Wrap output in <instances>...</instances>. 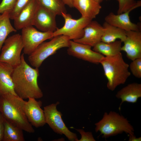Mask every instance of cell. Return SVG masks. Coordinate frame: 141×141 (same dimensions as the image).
I'll return each mask as SVG.
<instances>
[{
  "label": "cell",
  "mask_w": 141,
  "mask_h": 141,
  "mask_svg": "<svg viewBox=\"0 0 141 141\" xmlns=\"http://www.w3.org/2000/svg\"></svg>",
  "instance_id": "836d02e7"
},
{
  "label": "cell",
  "mask_w": 141,
  "mask_h": 141,
  "mask_svg": "<svg viewBox=\"0 0 141 141\" xmlns=\"http://www.w3.org/2000/svg\"><path fill=\"white\" fill-rule=\"evenodd\" d=\"M31 0H16L13 9L9 12L10 19L14 20L21 10Z\"/></svg>",
  "instance_id": "484cf974"
},
{
  "label": "cell",
  "mask_w": 141,
  "mask_h": 141,
  "mask_svg": "<svg viewBox=\"0 0 141 141\" xmlns=\"http://www.w3.org/2000/svg\"><path fill=\"white\" fill-rule=\"evenodd\" d=\"M95 131L105 138L125 132L134 134L133 127L123 116L114 111L105 112L102 119L96 123Z\"/></svg>",
  "instance_id": "277c9868"
},
{
  "label": "cell",
  "mask_w": 141,
  "mask_h": 141,
  "mask_svg": "<svg viewBox=\"0 0 141 141\" xmlns=\"http://www.w3.org/2000/svg\"><path fill=\"white\" fill-rule=\"evenodd\" d=\"M64 20V24L61 28H58L52 33L53 37L63 35L74 41L81 38L84 34V29L92 20L81 16L77 19L72 18L71 15L67 12H63L61 15Z\"/></svg>",
  "instance_id": "8992f818"
},
{
  "label": "cell",
  "mask_w": 141,
  "mask_h": 141,
  "mask_svg": "<svg viewBox=\"0 0 141 141\" xmlns=\"http://www.w3.org/2000/svg\"><path fill=\"white\" fill-rule=\"evenodd\" d=\"M38 4L36 0H31L14 19V27L17 30L33 26L34 16Z\"/></svg>",
  "instance_id": "2e32d148"
},
{
  "label": "cell",
  "mask_w": 141,
  "mask_h": 141,
  "mask_svg": "<svg viewBox=\"0 0 141 141\" xmlns=\"http://www.w3.org/2000/svg\"><path fill=\"white\" fill-rule=\"evenodd\" d=\"M39 75L38 68L30 66L25 60L24 54H22L20 63L13 68L11 74L17 95L24 99L42 97L43 93L37 82Z\"/></svg>",
  "instance_id": "6da1fadb"
},
{
  "label": "cell",
  "mask_w": 141,
  "mask_h": 141,
  "mask_svg": "<svg viewBox=\"0 0 141 141\" xmlns=\"http://www.w3.org/2000/svg\"><path fill=\"white\" fill-rule=\"evenodd\" d=\"M116 97L121 100L119 109L122 103L125 102L136 103L138 99L141 97V84L133 83L128 84L118 91Z\"/></svg>",
  "instance_id": "d6986e66"
},
{
  "label": "cell",
  "mask_w": 141,
  "mask_h": 141,
  "mask_svg": "<svg viewBox=\"0 0 141 141\" xmlns=\"http://www.w3.org/2000/svg\"><path fill=\"white\" fill-rule=\"evenodd\" d=\"M4 129V117L0 112V141L3 140Z\"/></svg>",
  "instance_id": "f546056e"
},
{
  "label": "cell",
  "mask_w": 141,
  "mask_h": 141,
  "mask_svg": "<svg viewBox=\"0 0 141 141\" xmlns=\"http://www.w3.org/2000/svg\"><path fill=\"white\" fill-rule=\"evenodd\" d=\"M129 141H141V137H137L134 134H128Z\"/></svg>",
  "instance_id": "4dcf8cb0"
},
{
  "label": "cell",
  "mask_w": 141,
  "mask_h": 141,
  "mask_svg": "<svg viewBox=\"0 0 141 141\" xmlns=\"http://www.w3.org/2000/svg\"><path fill=\"white\" fill-rule=\"evenodd\" d=\"M131 71L136 77L141 78V58H137L132 61L129 65Z\"/></svg>",
  "instance_id": "4316f807"
},
{
  "label": "cell",
  "mask_w": 141,
  "mask_h": 141,
  "mask_svg": "<svg viewBox=\"0 0 141 141\" xmlns=\"http://www.w3.org/2000/svg\"><path fill=\"white\" fill-rule=\"evenodd\" d=\"M122 42L120 40L111 43L101 41L93 47L92 50L105 56H114L121 52Z\"/></svg>",
  "instance_id": "44dd1931"
},
{
  "label": "cell",
  "mask_w": 141,
  "mask_h": 141,
  "mask_svg": "<svg viewBox=\"0 0 141 141\" xmlns=\"http://www.w3.org/2000/svg\"><path fill=\"white\" fill-rule=\"evenodd\" d=\"M107 79V87L114 91L118 86L125 83L131 75L129 64L124 60L120 52L111 57L104 56L100 62Z\"/></svg>",
  "instance_id": "3957f363"
},
{
  "label": "cell",
  "mask_w": 141,
  "mask_h": 141,
  "mask_svg": "<svg viewBox=\"0 0 141 141\" xmlns=\"http://www.w3.org/2000/svg\"><path fill=\"white\" fill-rule=\"evenodd\" d=\"M91 47L89 45L70 40L67 52L70 55L89 62L98 64L104 56L92 50Z\"/></svg>",
  "instance_id": "30bf717a"
},
{
  "label": "cell",
  "mask_w": 141,
  "mask_h": 141,
  "mask_svg": "<svg viewBox=\"0 0 141 141\" xmlns=\"http://www.w3.org/2000/svg\"><path fill=\"white\" fill-rule=\"evenodd\" d=\"M28 99L24 104V109L28 121L36 128L43 126L46 123L44 111L41 108L42 102L34 98Z\"/></svg>",
  "instance_id": "7c38bea8"
},
{
  "label": "cell",
  "mask_w": 141,
  "mask_h": 141,
  "mask_svg": "<svg viewBox=\"0 0 141 141\" xmlns=\"http://www.w3.org/2000/svg\"><path fill=\"white\" fill-rule=\"evenodd\" d=\"M103 32V26L97 21L92 20L84 28L82 37L74 41L93 47L101 41Z\"/></svg>",
  "instance_id": "5bb4252c"
},
{
  "label": "cell",
  "mask_w": 141,
  "mask_h": 141,
  "mask_svg": "<svg viewBox=\"0 0 141 141\" xmlns=\"http://www.w3.org/2000/svg\"><path fill=\"white\" fill-rule=\"evenodd\" d=\"M65 5H66L70 8L73 7L72 0H61Z\"/></svg>",
  "instance_id": "1f68e13d"
},
{
  "label": "cell",
  "mask_w": 141,
  "mask_h": 141,
  "mask_svg": "<svg viewBox=\"0 0 141 141\" xmlns=\"http://www.w3.org/2000/svg\"><path fill=\"white\" fill-rule=\"evenodd\" d=\"M103 32L101 41L105 43L113 42L119 39L123 42L126 37V31L105 22L102 26Z\"/></svg>",
  "instance_id": "ffe728a7"
},
{
  "label": "cell",
  "mask_w": 141,
  "mask_h": 141,
  "mask_svg": "<svg viewBox=\"0 0 141 141\" xmlns=\"http://www.w3.org/2000/svg\"><path fill=\"white\" fill-rule=\"evenodd\" d=\"M119 4L117 14H120L130 9L136 8L141 6V1L137 2L133 0H116Z\"/></svg>",
  "instance_id": "d4e9b609"
},
{
  "label": "cell",
  "mask_w": 141,
  "mask_h": 141,
  "mask_svg": "<svg viewBox=\"0 0 141 141\" xmlns=\"http://www.w3.org/2000/svg\"><path fill=\"white\" fill-rule=\"evenodd\" d=\"M38 4L57 15L67 12L65 4L61 0H36Z\"/></svg>",
  "instance_id": "cb8c5ba5"
},
{
  "label": "cell",
  "mask_w": 141,
  "mask_h": 141,
  "mask_svg": "<svg viewBox=\"0 0 141 141\" xmlns=\"http://www.w3.org/2000/svg\"><path fill=\"white\" fill-rule=\"evenodd\" d=\"M26 101L17 95L9 93L2 95L0 96V112L13 125L26 132L33 133L35 131L24 109Z\"/></svg>",
  "instance_id": "7a4b0ae2"
},
{
  "label": "cell",
  "mask_w": 141,
  "mask_h": 141,
  "mask_svg": "<svg viewBox=\"0 0 141 141\" xmlns=\"http://www.w3.org/2000/svg\"><path fill=\"white\" fill-rule=\"evenodd\" d=\"M70 40L67 37L60 35L53 37L49 41L44 42L28 55L30 63L32 66L39 68L44 60L58 50L69 47Z\"/></svg>",
  "instance_id": "5b68a950"
},
{
  "label": "cell",
  "mask_w": 141,
  "mask_h": 141,
  "mask_svg": "<svg viewBox=\"0 0 141 141\" xmlns=\"http://www.w3.org/2000/svg\"><path fill=\"white\" fill-rule=\"evenodd\" d=\"M13 68L0 61V96L9 93L17 95L11 77Z\"/></svg>",
  "instance_id": "e0dca14e"
},
{
  "label": "cell",
  "mask_w": 141,
  "mask_h": 141,
  "mask_svg": "<svg viewBox=\"0 0 141 141\" xmlns=\"http://www.w3.org/2000/svg\"><path fill=\"white\" fill-rule=\"evenodd\" d=\"M24 45L21 34L13 35L5 40L1 50L0 61L14 68L21 62V53Z\"/></svg>",
  "instance_id": "52a82bcc"
},
{
  "label": "cell",
  "mask_w": 141,
  "mask_h": 141,
  "mask_svg": "<svg viewBox=\"0 0 141 141\" xmlns=\"http://www.w3.org/2000/svg\"><path fill=\"white\" fill-rule=\"evenodd\" d=\"M126 37L123 42L121 51L126 52L127 57L133 61L141 58V32L138 31H126Z\"/></svg>",
  "instance_id": "4fadbf2b"
},
{
  "label": "cell",
  "mask_w": 141,
  "mask_h": 141,
  "mask_svg": "<svg viewBox=\"0 0 141 141\" xmlns=\"http://www.w3.org/2000/svg\"><path fill=\"white\" fill-rule=\"evenodd\" d=\"M52 33L40 31L33 26L22 29L21 35L24 45V54L29 55L42 42L53 38Z\"/></svg>",
  "instance_id": "9c48e42d"
},
{
  "label": "cell",
  "mask_w": 141,
  "mask_h": 141,
  "mask_svg": "<svg viewBox=\"0 0 141 141\" xmlns=\"http://www.w3.org/2000/svg\"><path fill=\"white\" fill-rule=\"evenodd\" d=\"M4 129L2 141H25L23 130L4 118Z\"/></svg>",
  "instance_id": "7402d4cb"
},
{
  "label": "cell",
  "mask_w": 141,
  "mask_h": 141,
  "mask_svg": "<svg viewBox=\"0 0 141 141\" xmlns=\"http://www.w3.org/2000/svg\"></svg>",
  "instance_id": "e575fe53"
},
{
  "label": "cell",
  "mask_w": 141,
  "mask_h": 141,
  "mask_svg": "<svg viewBox=\"0 0 141 141\" xmlns=\"http://www.w3.org/2000/svg\"><path fill=\"white\" fill-rule=\"evenodd\" d=\"M59 102L52 104L44 107L45 121L53 131L60 134H64L70 141H78L76 133L71 132L66 126L62 119V114L58 111L57 106Z\"/></svg>",
  "instance_id": "ba28073f"
},
{
  "label": "cell",
  "mask_w": 141,
  "mask_h": 141,
  "mask_svg": "<svg viewBox=\"0 0 141 141\" xmlns=\"http://www.w3.org/2000/svg\"><path fill=\"white\" fill-rule=\"evenodd\" d=\"M73 7L77 9L81 16L92 20L99 13L101 8L100 4L93 0H72Z\"/></svg>",
  "instance_id": "ac0fdd59"
},
{
  "label": "cell",
  "mask_w": 141,
  "mask_h": 141,
  "mask_svg": "<svg viewBox=\"0 0 141 141\" xmlns=\"http://www.w3.org/2000/svg\"><path fill=\"white\" fill-rule=\"evenodd\" d=\"M135 9L133 8L122 13L117 15L112 12L110 13L105 17V22L126 31H139L140 28L139 25L132 22L130 18V13Z\"/></svg>",
  "instance_id": "9a60e30c"
},
{
  "label": "cell",
  "mask_w": 141,
  "mask_h": 141,
  "mask_svg": "<svg viewBox=\"0 0 141 141\" xmlns=\"http://www.w3.org/2000/svg\"><path fill=\"white\" fill-rule=\"evenodd\" d=\"M16 0H2L0 4V14L9 12L14 7Z\"/></svg>",
  "instance_id": "83f0119b"
},
{
  "label": "cell",
  "mask_w": 141,
  "mask_h": 141,
  "mask_svg": "<svg viewBox=\"0 0 141 141\" xmlns=\"http://www.w3.org/2000/svg\"><path fill=\"white\" fill-rule=\"evenodd\" d=\"M96 2L100 4L102 2L103 0H93Z\"/></svg>",
  "instance_id": "d6a6232c"
},
{
  "label": "cell",
  "mask_w": 141,
  "mask_h": 141,
  "mask_svg": "<svg viewBox=\"0 0 141 141\" xmlns=\"http://www.w3.org/2000/svg\"><path fill=\"white\" fill-rule=\"evenodd\" d=\"M76 130L81 134V137L78 141H95L91 132H86L83 129H77Z\"/></svg>",
  "instance_id": "f1b7e54d"
},
{
  "label": "cell",
  "mask_w": 141,
  "mask_h": 141,
  "mask_svg": "<svg viewBox=\"0 0 141 141\" xmlns=\"http://www.w3.org/2000/svg\"><path fill=\"white\" fill-rule=\"evenodd\" d=\"M10 19L8 12L0 14V52L8 35L17 31L11 24Z\"/></svg>",
  "instance_id": "603a6c76"
},
{
  "label": "cell",
  "mask_w": 141,
  "mask_h": 141,
  "mask_svg": "<svg viewBox=\"0 0 141 141\" xmlns=\"http://www.w3.org/2000/svg\"><path fill=\"white\" fill-rule=\"evenodd\" d=\"M56 16L38 4L34 18L33 26L42 32H53L57 28Z\"/></svg>",
  "instance_id": "8fae6325"
}]
</instances>
